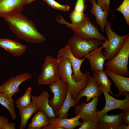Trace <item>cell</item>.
Returning <instances> with one entry per match:
<instances>
[{
    "mask_svg": "<svg viewBox=\"0 0 129 129\" xmlns=\"http://www.w3.org/2000/svg\"><path fill=\"white\" fill-rule=\"evenodd\" d=\"M93 75L99 85L102 86L109 94H113L111 90L112 83L104 70L94 72Z\"/></svg>",
    "mask_w": 129,
    "mask_h": 129,
    "instance_id": "cell-24",
    "label": "cell"
},
{
    "mask_svg": "<svg viewBox=\"0 0 129 129\" xmlns=\"http://www.w3.org/2000/svg\"><path fill=\"white\" fill-rule=\"evenodd\" d=\"M3 18L11 31L20 39L34 43L46 40L45 37L38 30L35 24L21 13L11 14Z\"/></svg>",
    "mask_w": 129,
    "mask_h": 129,
    "instance_id": "cell-1",
    "label": "cell"
},
{
    "mask_svg": "<svg viewBox=\"0 0 129 129\" xmlns=\"http://www.w3.org/2000/svg\"><path fill=\"white\" fill-rule=\"evenodd\" d=\"M50 95L47 91H42L38 96L31 95L32 101L37 105L39 111H42L46 115L48 120L51 118H56L54 113L49 103Z\"/></svg>",
    "mask_w": 129,
    "mask_h": 129,
    "instance_id": "cell-15",
    "label": "cell"
},
{
    "mask_svg": "<svg viewBox=\"0 0 129 129\" xmlns=\"http://www.w3.org/2000/svg\"><path fill=\"white\" fill-rule=\"evenodd\" d=\"M47 124L41 123L37 120L32 119L31 123L29 124L28 129H39L43 128Z\"/></svg>",
    "mask_w": 129,
    "mask_h": 129,
    "instance_id": "cell-34",
    "label": "cell"
},
{
    "mask_svg": "<svg viewBox=\"0 0 129 129\" xmlns=\"http://www.w3.org/2000/svg\"><path fill=\"white\" fill-rule=\"evenodd\" d=\"M15 123L14 122H9L4 129H15Z\"/></svg>",
    "mask_w": 129,
    "mask_h": 129,
    "instance_id": "cell-38",
    "label": "cell"
},
{
    "mask_svg": "<svg viewBox=\"0 0 129 129\" xmlns=\"http://www.w3.org/2000/svg\"><path fill=\"white\" fill-rule=\"evenodd\" d=\"M69 18L71 23L75 25L80 24L89 19V16L84 12H77L74 10L70 14Z\"/></svg>",
    "mask_w": 129,
    "mask_h": 129,
    "instance_id": "cell-27",
    "label": "cell"
},
{
    "mask_svg": "<svg viewBox=\"0 0 129 129\" xmlns=\"http://www.w3.org/2000/svg\"><path fill=\"white\" fill-rule=\"evenodd\" d=\"M96 3L101 7L103 10H108L111 14L112 16L114 17L112 13L110 7V0H97Z\"/></svg>",
    "mask_w": 129,
    "mask_h": 129,
    "instance_id": "cell-33",
    "label": "cell"
},
{
    "mask_svg": "<svg viewBox=\"0 0 129 129\" xmlns=\"http://www.w3.org/2000/svg\"><path fill=\"white\" fill-rule=\"evenodd\" d=\"M39 75L37 77L38 85H48L60 79L56 58L47 55Z\"/></svg>",
    "mask_w": 129,
    "mask_h": 129,
    "instance_id": "cell-7",
    "label": "cell"
},
{
    "mask_svg": "<svg viewBox=\"0 0 129 129\" xmlns=\"http://www.w3.org/2000/svg\"><path fill=\"white\" fill-rule=\"evenodd\" d=\"M9 123L8 120L6 117L0 116V129H4Z\"/></svg>",
    "mask_w": 129,
    "mask_h": 129,
    "instance_id": "cell-36",
    "label": "cell"
},
{
    "mask_svg": "<svg viewBox=\"0 0 129 129\" xmlns=\"http://www.w3.org/2000/svg\"><path fill=\"white\" fill-rule=\"evenodd\" d=\"M1 0H0V1Z\"/></svg>",
    "mask_w": 129,
    "mask_h": 129,
    "instance_id": "cell-41",
    "label": "cell"
},
{
    "mask_svg": "<svg viewBox=\"0 0 129 129\" xmlns=\"http://www.w3.org/2000/svg\"><path fill=\"white\" fill-rule=\"evenodd\" d=\"M43 129H64L63 127L56 126H55L52 125L51 124H49L42 128Z\"/></svg>",
    "mask_w": 129,
    "mask_h": 129,
    "instance_id": "cell-37",
    "label": "cell"
},
{
    "mask_svg": "<svg viewBox=\"0 0 129 129\" xmlns=\"http://www.w3.org/2000/svg\"><path fill=\"white\" fill-rule=\"evenodd\" d=\"M58 56H63L69 60L73 72L72 78L76 82L80 81L82 78L90 74V72L88 71L83 73L80 70L81 65L86 58L79 59L74 56L67 44L58 51Z\"/></svg>",
    "mask_w": 129,
    "mask_h": 129,
    "instance_id": "cell-10",
    "label": "cell"
},
{
    "mask_svg": "<svg viewBox=\"0 0 129 129\" xmlns=\"http://www.w3.org/2000/svg\"><path fill=\"white\" fill-rule=\"evenodd\" d=\"M78 129H100L98 121L90 120L83 122Z\"/></svg>",
    "mask_w": 129,
    "mask_h": 129,
    "instance_id": "cell-30",
    "label": "cell"
},
{
    "mask_svg": "<svg viewBox=\"0 0 129 129\" xmlns=\"http://www.w3.org/2000/svg\"><path fill=\"white\" fill-rule=\"evenodd\" d=\"M27 0H2L0 1V17L21 13Z\"/></svg>",
    "mask_w": 129,
    "mask_h": 129,
    "instance_id": "cell-13",
    "label": "cell"
},
{
    "mask_svg": "<svg viewBox=\"0 0 129 129\" xmlns=\"http://www.w3.org/2000/svg\"><path fill=\"white\" fill-rule=\"evenodd\" d=\"M129 57V36L118 53L105 63L106 69L122 76H129L128 69Z\"/></svg>",
    "mask_w": 129,
    "mask_h": 129,
    "instance_id": "cell-5",
    "label": "cell"
},
{
    "mask_svg": "<svg viewBox=\"0 0 129 129\" xmlns=\"http://www.w3.org/2000/svg\"><path fill=\"white\" fill-rule=\"evenodd\" d=\"M32 119H36L38 121L48 124H49L48 119L42 111H39L36 114Z\"/></svg>",
    "mask_w": 129,
    "mask_h": 129,
    "instance_id": "cell-32",
    "label": "cell"
},
{
    "mask_svg": "<svg viewBox=\"0 0 129 129\" xmlns=\"http://www.w3.org/2000/svg\"><path fill=\"white\" fill-rule=\"evenodd\" d=\"M60 79L67 83L73 99H75L78 94L86 86L87 83L88 75L76 82L72 77L73 70L69 60L61 56L56 58Z\"/></svg>",
    "mask_w": 129,
    "mask_h": 129,
    "instance_id": "cell-2",
    "label": "cell"
},
{
    "mask_svg": "<svg viewBox=\"0 0 129 129\" xmlns=\"http://www.w3.org/2000/svg\"><path fill=\"white\" fill-rule=\"evenodd\" d=\"M116 10L121 12L123 15L126 24L129 25V0H124L121 4Z\"/></svg>",
    "mask_w": 129,
    "mask_h": 129,
    "instance_id": "cell-28",
    "label": "cell"
},
{
    "mask_svg": "<svg viewBox=\"0 0 129 129\" xmlns=\"http://www.w3.org/2000/svg\"><path fill=\"white\" fill-rule=\"evenodd\" d=\"M0 46L14 56H20L26 51V46L13 40L0 38Z\"/></svg>",
    "mask_w": 129,
    "mask_h": 129,
    "instance_id": "cell-19",
    "label": "cell"
},
{
    "mask_svg": "<svg viewBox=\"0 0 129 129\" xmlns=\"http://www.w3.org/2000/svg\"><path fill=\"white\" fill-rule=\"evenodd\" d=\"M0 104L8 110L12 119L15 120L16 118V115L15 110L14 101L12 98L0 92Z\"/></svg>",
    "mask_w": 129,
    "mask_h": 129,
    "instance_id": "cell-25",
    "label": "cell"
},
{
    "mask_svg": "<svg viewBox=\"0 0 129 129\" xmlns=\"http://www.w3.org/2000/svg\"><path fill=\"white\" fill-rule=\"evenodd\" d=\"M42 0L45 2L50 7L56 10L67 11L70 9V7L68 5L61 4L55 0Z\"/></svg>",
    "mask_w": 129,
    "mask_h": 129,
    "instance_id": "cell-29",
    "label": "cell"
},
{
    "mask_svg": "<svg viewBox=\"0 0 129 129\" xmlns=\"http://www.w3.org/2000/svg\"><path fill=\"white\" fill-rule=\"evenodd\" d=\"M55 19L59 24L65 25L67 28L73 30L74 33L81 38L86 39H95L105 41L107 40L99 32L98 27L91 23L89 19L78 25L68 22L60 15L56 17Z\"/></svg>",
    "mask_w": 129,
    "mask_h": 129,
    "instance_id": "cell-3",
    "label": "cell"
},
{
    "mask_svg": "<svg viewBox=\"0 0 129 129\" xmlns=\"http://www.w3.org/2000/svg\"><path fill=\"white\" fill-rule=\"evenodd\" d=\"M99 85L100 89L104 95L105 104L102 109L97 111V121L104 114L111 110L119 109L124 111L129 108V92H126L124 94L123 96L125 97V99L119 100L112 97L105 88L101 85Z\"/></svg>",
    "mask_w": 129,
    "mask_h": 129,
    "instance_id": "cell-8",
    "label": "cell"
},
{
    "mask_svg": "<svg viewBox=\"0 0 129 129\" xmlns=\"http://www.w3.org/2000/svg\"><path fill=\"white\" fill-rule=\"evenodd\" d=\"M54 97L49 99V103L54 112L59 109L64 101L67 94L68 85L61 79L48 85Z\"/></svg>",
    "mask_w": 129,
    "mask_h": 129,
    "instance_id": "cell-9",
    "label": "cell"
},
{
    "mask_svg": "<svg viewBox=\"0 0 129 129\" xmlns=\"http://www.w3.org/2000/svg\"><path fill=\"white\" fill-rule=\"evenodd\" d=\"M39 111L37 105L33 102L30 105L28 106L19 108V113L21 118L20 129H24L31 116Z\"/></svg>",
    "mask_w": 129,
    "mask_h": 129,
    "instance_id": "cell-23",
    "label": "cell"
},
{
    "mask_svg": "<svg viewBox=\"0 0 129 129\" xmlns=\"http://www.w3.org/2000/svg\"><path fill=\"white\" fill-rule=\"evenodd\" d=\"M80 117L79 115L70 118H61L56 117L50 118L48 121L49 124L56 126L62 127L64 129H73L81 126L82 124L83 123L79 120Z\"/></svg>",
    "mask_w": 129,
    "mask_h": 129,
    "instance_id": "cell-21",
    "label": "cell"
},
{
    "mask_svg": "<svg viewBox=\"0 0 129 129\" xmlns=\"http://www.w3.org/2000/svg\"><path fill=\"white\" fill-rule=\"evenodd\" d=\"M32 89L29 87L26 90L24 94L16 101L19 108H24L30 105L32 103L31 100Z\"/></svg>",
    "mask_w": 129,
    "mask_h": 129,
    "instance_id": "cell-26",
    "label": "cell"
},
{
    "mask_svg": "<svg viewBox=\"0 0 129 129\" xmlns=\"http://www.w3.org/2000/svg\"><path fill=\"white\" fill-rule=\"evenodd\" d=\"M104 71L114 83L117 88L119 94L118 97L123 96L124 94L129 92V78L116 74L105 69Z\"/></svg>",
    "mask_w": 129,
    "mask_h": 129,
    "instance_id": "cell-17",
    "label": "cell"
},
{
    "mask_svg": "<svg viewBox=\"0 0 129 129\" xmlns=\"http://www.w3.org/2000/svg\"><path fill=\"white\" fill-rule=\"evenodd\" d=\"M129 124L126 125L121 123L118 126L117 129H129Z\"/></svg>",
    "mask_w": 129,
    "mask_h": 129,
    "instance_id": "cell-39",
    "label": "cell"
},
{
    "mask_svg": "<svg viewBox=\"0 0 129 129\" xmlns=\"http://www.w3.org/2000/svg\"><path fill=\"white\" fill-rule=\"evenodd\" d=\"M98 100V97H95L89 103L83 102L77 106L75 107V114L76 115H79L80 118L83 122L97 120L96 108Z\"/></svg>",
    "mask_w": 129,
    "mask_h": 129,
    "instance_id": "cell-12",
    "label": "cell"
},
{
    "mask_svg": "<svg viewBox=\"0 0 129 129\" xmlns=\"http://www.w3.org/2000/svg\"><path fill=\"white\" fill-rule=\"evenodd\" d=\"M123 111L121 118V123H125L127 125H129V108Z\"/></svg>",
    "mask_w": 129,
    "mask_h": 129,
    "instance_id": "cell-35",
    "label": "cell"
},
{
    "mask_svg": "<svg viewBox=\"0 0 129 129\" xmlns=\"http://www.w3.org/2000/svg\"><path fill=\"white\" fill-rule=\"evenodd\" d=\"M123 111L117 115H108L107 113L102 116L98 120L100 129H117L121 123Z\"/></svg>",
    "mask_w": 129,
    "mask_h": 129,
    "instance_id": "cell-20",
    "label": "cell"
},
{
    "mask_svg": "<svg viewBox=\"0 0 129 129\" xmlns=\"http://www.w3.org/2000/svg\"><path fill=\"white\" fill-rule=\"evenodd\" d=\"M36 0H27V4H29Z\"/></svg>",
    "mask_w": 129,
    "mask_h": 129,
    "instance_id": "cell-40",
    "label": "cell"
},
{
    "mask_svg": "<svg viewBox=\"0 0 129 129\" xmlns=\"http://www.w3.org/2000/svg\"><path fill=\"white\" fill-rule=\"evenodd\" d=\"M102 93L97 81L93 76L89 74L88 77L86 86L79 93L75 99L80 100L81 97L85 96L86 97L87 103L93 97L101 96Z\"/></svg>",
    "mask_w": 129,
    "mask_h": 129,
    "instance_id": "cell-14",
    "label": "cell"
},
{
    "mask_svg": "<svg viewBox=\"0 0 129 129\" xmlns=\"http://www.w3.org/2000/svg\"><path fill=\"white\" fill-rule=\"evenodd\" d=\"M89 0L92 5V7L90 10V12L94 15L101 31L103 32L109 12L107 10H103L97 4L96 0Z\"/></svg>",
    "mask_w": 129,
    "mask_h": 129,
    "instance_id": "cell-18",
    "label": "cell"
},
{
    "mask_svg": "<svg viewBox=\"0 0 129 129\" xmlns=\"http://www.w3.org/2000/svg\"><path fill=\"white\" fill-rule=\"evenodd\" d=\"M32 77L29 72H25L17 75L5 81L0 86V92L10 97L19 91V87L23 82L31 79Z\"/></svg>",
    "mask_w": 129,
    "mask_h": 129,
    "instance_id": "cell-11",
    "label": "cell"
},
{
    "mask_svg": "<svg viewBox=\"0 0 129 129\" xmlns=\"http://www.w3.org/2000/svg\"><path fill=\"white\" fill-rule=\"evenodd\" d=\"M80 101L72 98V94L68 87L67 94L64 101L59 108L54 112L56 116L61 118H68L69 115L68 113L70 108L72 107H75Z\"/></svg>",
    "mask_w": 129,
    "mask_h": 129,
    "instance_id": "cell-22",
    "label": "cell"
},
{
    "mask_svg": "<svg viewBox=\"0 0 129 129\" xmlns=\"http://www.w3.org/2000/svg\"><path fill=\"white\" fill-rule=\"evenodd\" d=\"M86 0H77L74 10L80 12H84L87 5L85 4Z\"/></svg>",
    "mask_w": 129,
    "mask_h": 129,
    "instance_id": "cell-31",
    "label": "cell"
},
{
    "mask_svg": "<svg viewBox=\"0 0 129 129\" xmlns=\"http://www.w3.org/2000/svg\"><path fill=\"white\" fill-rule=\"evenodd\" d=\"M111 24L107 21L104 31L108 40L103 43L105 51L104 52L105 59L109 60L114 57L121 49L128 36L129 33L122 36L118 35L113 31Z\"/></svg>",
    "mask_w": 129,
    "mask_h": 129,
    "instance_id": "cell-6",
    "label": "cell"
},
{
    "mask_svg": "<svg viewBox=\"0 0 129 129\" xmlns=\"http://www.w3.org/2000/svg\"><path fill=\"white\" fill-rule=\"evenodd\" d=\"M103 48L102 45L100 48L90 52L86 57L88 59L92 70L94 72L102 70L105 60L104 53L102 49Z\"/></svg>",
    "mask_w": 129,
    "mask_h": 129,
    "instance_id": "cell-16",
    "label": "cell"
},
{
    "mask_svg": "<svg viewBox=\"0 0 129 129\" xmlns=\"http://www.w3.org/2000/svg\"><path fill=\"white\" fill-rule=\"evenodd\" d=\"M102 41L95 39H86L74 33L68 40L67 45L72 54L79 59L86 57L89 53L102 44Z\"/></svg>",
    "mask_w": 129,
    "mask_h": 129,
    "instance_id": "cell-4",
    "label": "cell"
}]
</instances>
